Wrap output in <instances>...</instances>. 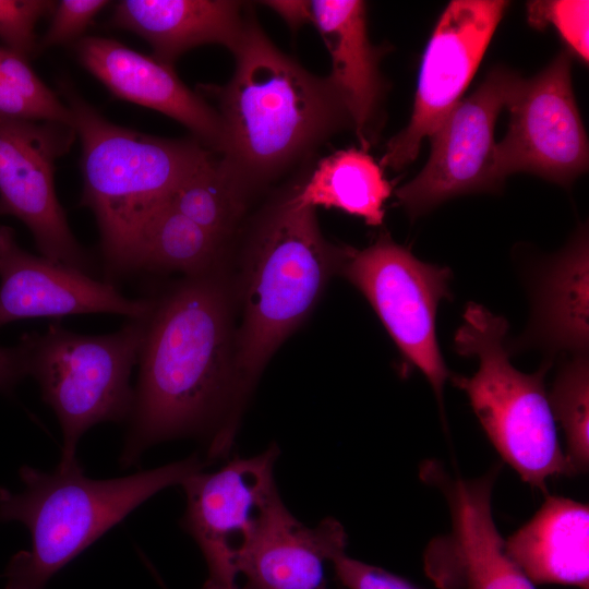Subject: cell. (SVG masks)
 <instances>
[{"label": "cell", "mask_w": 589, "mask_h": 589, "mask_svg": "<svg viewBox=\"0 0 589 589\" xmlns=\"http://www.w3.org/2000/svg\"><path fill=\"white\" fill-rule=\"evenodd\" d=\"M505 552L533 585L589 589V506L546 495L534 515L505 539Z\"/></svg>", "instance_id": "21"}, {"label": "cell", "mask_w": 589, "mask_h": 589, "mask_svg": "<svg viewBox=\"0 0 589 589\" xmlns=\"http://www.w3.org/2000/svg\"><path fill=\"white\" fill-rule=\"evenodd\" d=\"M231 52L229 82L200 87L217 103L220 161L251 195L352 122L329 79L280 51L251 15Z\"/></svg>", "instance_id": "2"}, {"label": "cell", "mask_w": 589, "mask_h": 589, "mask_svg": "<svg viewBox=\"0 0 589 589\" xmlns=\"http://www.w3.org/2000/svg\"><path fill=\"white\" fill-rule=\"evenodd\" d=\"M507 1H450L430 37L419 71L408 124L386 144L381 165L399 170L441 125L473 77Z\"/></svg>", "instance_id": "13"}, {"label": "cell", "mask_w": 589, "mask_h": 589, "mask_svg": "<svg viewBox=\"0 0 589 589\" xmlns=\"http://www.w3.org/2000/svg\"><path fill=\"white\" fill-rule=\"evenodd\" d=\"M28 376V344L22 335L17 345L0 347V394L11 393Z\"/></svg>", "instance_id": "31"}, {"label": "cell", "mask_w": 589, "mask_h": 589, "mask_svg": "<svg viewBox=\"0 0 589 589\" xmlns=\"http://www.w3.org/2000/svg\"><path fill=\"white\" fill-rule=\"evenodd\" d=\"M521 80L508 68L495 67L430 135L431 154L425 166L396 190L409 216L423 215L461 194L501 188L494 177V128Z\"/></svg>", "instance_id": "11"}, {"label": "cell", "mask_w": 589, "mask_h": 589, "mask_svg": "<svg viewBox=\"0 0 589 589\" xmlns=\"http://www.w3.org/2000/svg\"><path fill=\"white\" fill-rule=\"evenodd\" d=\"M82 145L80 205L96 219L105 281L135 274L142 231L152 214L215 153L196 139H165L122 128L61 83Z\"/></svg>", "instance_id": "3"}, {"label": "cell", "mask_w": 589, "mask_h": 589, "mask_svg": "<svg viewBox=\"0 0 589 589\" xmlns=\"http://www.w3.org/2000/svg\"><path fill=\"white\" fill-rule=\"evenodd\" d=\"M508 323L483 305L470 302L454 337L455 350L478 359L470 376L452 375L464 390L488 438L530 486L546 493V482L570 476L560 443L544 377L551 362L524 373L509 361Z\"/></svg>", "instance_id": "6"}, {"label": "cell", "mask_w": 589, "mask_h": 589, "mask_svg": "<svg viewBox=\"0 0 589 589\" xmlns=\"http://www.w3.org/2000/svg\"><path fill=\"white\" fill-rule=\"evenodd\" d=\"M151 305V298H128L111 283L27 252L16 242L14 229L0 225V327L26 318L89 313L142 318Z\"/></svg>", "instance_id": "15"}, {"label": "cell", "mask_w": 589, "mask_h": 589, "mask_svg": "<svg viewBox=\"0 0 589 589\" xmlns=\"http://www.w3.org/2000/svg\"><path fill=\"white\" fill-rule=\"evenodd\" d=\"M205 464L184 460L123 478L86 477L79 464L50 472L23 466V489L0 488V522L17 521L31 534V548L15 553L4 589H45L50 578L106 531L163 489L182 484Z\"/></svg>", "instance_id": "4"}, {"label": "cell", "mask_w": 589, "mask_h": 589, "mask_svg": "<svg viewBox=\"0 0 589 589\" xmlns=\"http://www.w3.org/2000/svg\"><path fill=\"white\" fill-rule=\"evenodd\" d=\"M8 215L7 209L4 208L2 202L0 201V216Z\"/></svg>", "instance_id": "33"}, {"label": "cell", "mask_w": 589, "mask_h": 589, "mask_svg": "<svg viewBox=\"0 0 589 589\" xmlns=\"http://www.w3.org/2000/svg\"><path fill=\"white\" fill-rule=\"evenodd\" d=\"M224 249V242L166 202L142 231L135 273L205 274L220 265Z\"/></svg>", "instance_id": "23"}, {"label": "cell", "mask_w": 589, "mask_h": 589, "mask_svg": "<svg viewBox=\"0 0 589 589\" xmlns=\"http://www.w3.org/2000/svg\"><path fill=\"white\" fill-rule=\"evenodd\" d=\"M588 233L581 227L562 251L538 268L531 318L522 335L507 340L510 354L538 348L551 363L557 353L588 354Z\"/></svg>", "instance_id": "18"}, {"label": "cell", "mask_w": 589, "mask_h": 589, "mask_svg": "<svg viewBox=\"0 0 589 589\" xmlns=\"http://www.w3.org/2000/svg\"><path fill=\"white\" fill-rule=\"evenodd\" d=\"M250 196L214 154L176 189L167 202L226 243L240 223Z\"/></svg>", "instance_id": "24"}, {"label": "cell", "mask_w": 589, "mask_h": 589, "mask_svg": "<svg viewBox=\"0 0 589 589\" xmlns=\"http://www.w3.org/2000/svg\"><path fill=\"white\" fill-rule=\"evenodd\" d=\"M151 301L120 462L130 467L154 444L208 432V455L221 456L235 436L239 400L231 299L220 265Z\"/></svg>", "instance_id": "1"}, {"label": "cell", "mask_w": 589, "mask_h": 589, "mask_svg": "<svg viewBox=\"0 0 589 589\" xmlns=\"http://www.w3.org/2000/svg\"><path fill=\"white\" fill-rule=\"evenodd\" d=\"M350 253L322 235L315 208L291 193L272 206L252 235L242 284V324L235 342L239 402L279 345L308 316Z\"/></svg>", "instance_id": "5"}, {"label": "cell", "mask_w": 589, "mask_h": 589, "mask_svg": "<svg viewBox=\"0 0 589 589\" xmlns=\"http://www.w3.org/2000/svg\"><path fill=\"white\" fill-rule=\"evenodd\" d=\"M108 4L110 1L107 0L57 1L50 15L49 27L38 41V50L67 43L74 44Z\"/></svg>", "instance_id": "29"}, {"label": "cell", "mask_w": 589, "mask_h": 589, "mask_svg": "<svg viewBox=\"0 0 589 589\" xmlns=\"http://www.w3.org/2000/svg\"><path fill=\"white\" fill-rule=\"evenodd\" d=\"M145 317L129 320L106 335L79 334L59 323L41 334H24L28 376L37 382L62 431L60 465L77 462V443L92 426L129 420L134 402L131 374L139 361Z\"/></svg>", "instance_id": "7"}, {"label": "cell", "mask_w": 589, "mask_h": 589, "mask_svg": "<svg viewBox=\"0 0 589 589\" xmlns=\"http://www.w3.org/2000/svg\"><path fill=\"white\" fill-rule=\"evenodd\" d=\"M311 4L312 24L330 56L332 72L327 77L344 100L365 149L373 136L384 94L378 64L385 48L370 41L365 2L314 0Z\"/></svg>", "instance_id": "19"}, {"label": "cell", "mask_w": 589, "mask_h": 589, "mask_svg": "<svg viewBox=\"0 0 589 589\" xmlns=\"http://www.w3.org/2000/svg\"><path fill=\"white\" fill-rule=\"evenodd\" d=\"M340 271L368 299L404 358L429 381L443 411L450 373L438 348L435 320L440 301L450 298L449 268L424 263L382 235L361 251L350 250Z\"/></svg>", "instance_id": "8"}, {"label": "cell", "mask_w": 589, "mask_h": 589, "mask_svg": "<svg viewBox=\"0 0 589 589\" xmlns=\"http://www.w3.org/2000/svg\"><path fill=\"white\" fill-rule=\"evenodd\" d=\"M330 566L347 589H421L401 576L348 556L346 550L333 556Z\"/></svg>", "instance_id": "30"}, {"label": "cell", "mask_w": 589, "mask_h": 589, "mask_svg": "<svg viewBox=\"0 0 589 589\" xmlns=\"http://www.w3.org/2000/svg\"><path fill=\"white\" fill-rule=\"evenodd\" d=\"M500 468L478 478L453 476L432 460L420 468L421 479L441 491L449 509V531L432 539L423 556L424 570L440 589H536L506 554L493 518Z\"/></svg>", "instance_id": "12"}, {"label": "cell", "mask_w": 589, "mask_h": 589, "mask_svg": "<svg viewBox=\"0 0 589 589\" xmlns=\"http://www.w3.org/2000/svg\"><path fill=\"white\" fill-rule=\"evenodd\" d=\"M53 122L73 128L68 106L24 57L0 46V122Z\"/></svg>", "instance_id": "26"}, {"label": "cell", "mask_w": 589, "mask_h": 589, "mask_svg": "<svg viewBox=\"0 0 589 589\" xmlns=\"http://www.w3.org/2000/svg\"><path fill=\"white\" fill-rule=\"evenodd\" d=\"M548 397L564 435L569 474H582L589 468L588 354L569 356L561 363Z\"/></svg>", "instance_id": "25"}, {"label": "cell", "mask_w": 589, "mask_h": 589, "mask_svg": "<svg viewBox=\"0 0 589 589\" xmlns=\"http://www.w3.org/2000/svg\"><path fill=\"white\" fill-rule=\"evenodd\" d=\"M572 53L562 51L510 98L508 130L495 145L494 177L502 185L529 172L568 185L588 168V140L570 80Z\"/></svg>", "instance_id": "10"}, {"label": "cell", "mask_w": 589, "mask_h": 589, "mask_svg": "<svg viewBox=\"0 0 589 589\" xmlns=\"http://www.w3.org/2000/svg\"><path fill=\"white\" fill-rule=\"evenodd\" d=\"M588 8L587 0L530 1L527 15L537 28L553 26L568 51L588 63Z\"/></svg>", "instance_id": "27"}, {"label": "cell", "mask_w": 589, "mask_h": 589, "mask_svg": "<svg viewBox=\"0 0 589 589\" xmlns=\"http://www.w3.org/2000/svg\"><path fill=\"white\" fill-rule=\"evenodd\" d=\"M346 545L339 521L328 517L309 528L279 498L238 563L239 589H329L326 567Z\"/></svg>", "instance_id": "17"}, {"label": "cell", "mask_w": 589, "mask_h": 589, "mask_svg": "<svg viewBox=\"0 0 589 589\" xmlns=\"http://www.w3.org/2000/svg\"><path fill=\"white\" fill-rule=\"evenodd\" d=\"M392 190L382 167L364 149L351 147L321 159L291 195L302 206L337 208L380 226Z\"/></svg>", "instance_id": "22"}, {"label": "cell", "mask_w": 589, "mask_h": 589, "mask_svg": "<svg viewBox=\"0 0 589 589\" xmlns=\"http://www.w3.org/2000/svg\"><path fill=\"white\" fill-rule=\"evenodd\" d=\"M242 8V2L231 0H122L110 24L139 35L154 57L173 65L184 52L205 44L232 51L249 19Z\"/></svg>", "instance_id": "20"}, {"label": "cell", "mask_w": 589, "mask_h": 589, "mask_svg": "<svg viewBox=\"0 0 589 589\" xmlns=\"http://www.w3.org/2000/svg\"><path fill=\"white\" fill-rule=\"evenodd\" d=\"M262 3L278 14L292 32L299 31L308 23H313L311 1L271 0Z\"/></svg>", "instance_id": "32"}, {"label": "cell", "mask_w": 589, "mask_h": 589, "mask_svg": "<svg viewBox=\"0 0 589 589\" xmlns=\"http://www.w3.org/2000/svg\"><path fill=\"white\" fill-rule=\"evenodd\" d=\"M76 133L53 122H0V201L31 231L40 255L88 275L94 259L79 243L55 190V165Z\"/></svg>", "instance_id": "14"}, {"label": "cell", "mask_w": 589, "mask_h": 589, "mask_svg": "<svg viewBox=\"0 0 589 589\" xmlns=\"http://www.w3.org/2000/svg\"><path fill=\"white\" fill-rule=\"evenodd\" d=\"M57 1L0 0V40L2 46L29 60L38 50L37 22L51 15Z\"/></svg>", "instance_id": "28"}, {"label": "cell", "mask_w": 589, "mask_h": 589, "mask_svg": "<svg viewBox=\"0 0 589 589\" xmlns=\"http://www.w3.org/2000/svg\"><path fill=\"white\" fill-rule=\"evenodd\" d=\"M275 445L236 458L214 472L202 470L181 485L187 508L181 525L197 543L207 566L202 589H239L237 566L280 498L274 479Z\"/></svg>", "instance_id": "9"}, {"label": "cell", "mask_w": 589, "mask_h": 589, "mask_svg": "<svg viewBox=\"0 0 589 589\" xmlns=\"http://www.w3.org/2000/svg\"><path fill=\"white\" fill-rule=\"evenodd\" d=\"M73 48L80 64L117 98L175 119L209 151L220 153L223 127L217 110L179 79L173 65L112 38L84 36Z\"/></svg>", "instance_id": "16"}]
</instances>
